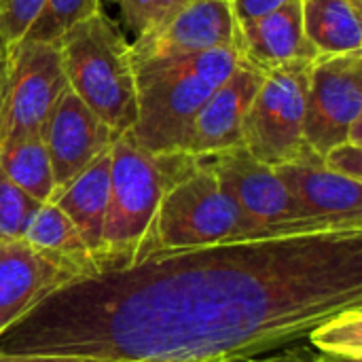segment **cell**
<instances>
[{"label": "cell", "mask_w": 362, "mask_h": 362, "mask_svg": "<svg viewBox=\"0 0 362 362\" xmlns=\"http://www.w3.org/2000/svg\"><path fill=\"white\" fill-rule=\"evenodd\" d=\"M310 64L263 74V83L242 123V146L261 163L276 168L312 155L305 144Z\"/></svg>", "instance_id": "cell-7"}, {"label": "cell", "mask_w": 362, "mask_h": 362, "mask_svg": "<svg viewBox=\"0 0 362 362\" xmlns=\"http://www.w3.org/2000/svg\"><path fill=\"white\" fill-rule=\"evenodd\" d=\"M68 89L55 42L21 40L6 49V72L0 93V144L42 138L47 121Z\"/></svg>", "instance_id": "cell-8"}, {"label": "cell", "mask_w": 362, "mask_h": 362, "mask_svg": "<svg viewBox=\"0 0 362 362\" xmlns=\"http://www.w3.org/2000/svg\"><path fill=\"white\" fill-rule=\"evenodd\" d=\"M110 199V151L102 153L66 187L53 191L49 204H55L78 229L91 255L100 252L104 223Z\"/></svg>", "instance_id": "cell-16"}, {"label": "cell", "mask_w": 362, "mask_h": 362, "mask_svg": "<svg viewBox=\"0 0 362 362\" xmlns=\"http://www.w3.org/2000/svg\"><path fill=\"white\" fill-rule=\"evenodd\" d=\"M238 64L235 47L134 62L138 89V117L129 129L134 142L153 155L187 153L199 108Z\"/></svg>", "instance_id": "cell-2"}, {"label": "cell", "mask_w": 362, "mask_h": 362, "mask_svg": "<svg viewBox=\"0 0 362 362\" xmlns=\"http://www.w3.org/2000/svg\"><path fill=\"white\" fill-rule=\"evenodd\" d=\"M23 240L34 250L72 269L76 276L89 274L93 269V255L85 246L78 229L55 204L47 202L36 210L23 233Z\"/></svg>", "instance_id": "cell-18"}, {"label": "cell", "mask_w": 362, "mask_h": 362, "mask_svg": "<svg viewBox=\"0 0 362 362\" xmlns=\"http://www.w3.org/2000/svg\"><path fill=\"white\" fill-rule=\"evenodd\" d=\"M102 11V0H45L23 40L57 42L72 25Z\"/></svg>", "instance_id": "cell-20"}, {"label": "cell", "mask_w": 362, "mask_h": 362, "mask_svg": "<svg viewBox=\"0 0 362 362\" xmlns=\"http://www.w3.org/2000/svg\"><path fill=\"white\" fill-rule=\"evenodd\" d=\"M291 0H229L231 13L235 23H244L250 19H259L280 6H284Z\"/></svg>", "instance_id": "cell-26"}, {"label": "cell", "mask_w": 362, "mask_h": 362, "mask_svg": "<svg viewBox=\"0 0 362 362\" xmlns=\"http://www.w3.org/2000/svg\"><path fill=\"white\" fill-rule=\"evenodd\" d=\"M308 339L322 354L362 358V310H348L325 320Z\"/></svg>", "instance_id": "cell-21"}, {"label": "cell", "mask_w": 362, "mask_h": 362, "mask_svg": "<svg viewBox=\"0 0 362 362\" xmlns=\"http://www.w3.org/2000/svg\"><path fill=\"white\" fill-rule=\"evenodd\" d=\"M68 87L117 136L138 117L136 72L129 42L104 11L72 25L57 42Z\"/></svg>", "instance_id": "cell-3"}, {"label": "cell", "mask_w": 362, "mask_h": 362, "mask_svg": "<svg viewBox=\"0 0 362 362\" xmlns=\"http://www.w3.org/2000/svg\"><path fill=\"white\" fill-rule=\"evenodd\" d=\"M42 204L21 191L0 168V238H23L32 216Z\"/></svg>", "instance_id": "cell-22"}, {"label": "cell", "mask_w": 362, "mask_h": 362, "mask_svg": "<svg viewBox=\"0 0 362 362\" xmlns=\"http://www.w3.org/2000/svg\"><path fill=\"white\" fill-rule=\"evenodd\" d=\"M117 138L119 136L68 87L42 132L55 191L74 180L102 153L110 151Z\"/></svg>", "instance_id": "cell-11"}, {"label": "cell", "mask_w": 362, "mask_h": 362, "mask_svg": "<svg viewBox=\"0 0 362 362\" xmlns=\"http://www.w3.org/2000/svg\"><path fill=\"white\" fill-rule=\"evenodd\" d=\"M301 216L362 227V182L331 172L316 153L274 168Z\"/></svg>", "instance_id": "cell-12"}, {"label": "cell", "mask_w": 362, "mask_h": 362, "mask_svg": "<svg viewBox=\"0 0 362 362\" xmlns=\"http://www.w3.org/2000/svg\"><path fill=\"white\" fill-rule=\"evenodd\" d=\"M108 2L119 8L125 28L134 34V38H138L165 23L189 0H108Z\"/></svg>", "instance_id": "cell-23"}, {"label": "cell", "mask_w": 362, "mask_h": 362, "mask_svg": "<svg viewBox=\"0 0 362 362\" xmlns=\"http://www.w3.org/2000/svg\"><path fill=\"white\" fill-rule=\"evenodd\" d=\"M0 168L36 202L47 204L51 199L55 182L42 138H25L0 144Z\"/></svg>", "instance_id": "cell-19"}, {"label": "cell", "mask_w": 362, "mask_h": 362, "mask_svg": "<svg viewBox=\"0 0 362 362\" xmlns=\"http://www.w3.org/2000/svg\"><path fill=\"white\" fill-rule=\"evenodd\" d=\"M318 362H362V358H352V356H335V354H322Z\"/></svg>", "instance_id": "cell-29"}, {"label": "cell", "mask_w": 362, "mask_h": 362, "mask_svg": "<svg viewBox=\"0 0 362 362\" xmlns=\"http://www.w3.org/2000/svg\"><path fill=\"white\" fill-rule=\"evenodd\" d=\"M362 310V227L93 257L0 331V356L231 362Z\"/></svg>", "instance_id": "cell-1"}, {"label": "cell", "mask_w": 362, "mask_h": 362, "mask_svg": "<svg viewBox=\"0 0 362 362\" xmlns=\"http://www.w3.org/2000/svg\"><path fill=\"white\" fill-rule=\"evenodd\" d=\"M4 72H6V49L0 42V93H2V85H4Z\"/></svg>", "instance_id": "cell-30"}, {"label": "cell", "mask_w": 362, "mask_h": 362, "mask_svg": "<svg viewBox=\"0 0 362 362\" xmlns=\"http://www.w3.org/2000/svg\"><path fill=\"white\" fill-rule=\"evenodd\" d=\"M197 161L216 176L223 191L238 204L250 227V240L346 229L301 216L276 170L257 161L244 146L199 155Z\"/></svg>", "instance_id": "cell-6"}, {"label": "cell", "mask_w": 362, "mask_h": 362, "mask_svg": "<svg viewBox=\"0 0 362 362\" xmlns=\"http://www.w3.org/2000/svg\"><path fill=\"white\" fill-rule=\"evenodd\" d=\"M322 163L339 176L362 182V146L358 144L341 142L333 146L322 155Z\"/></svg>", "instance_id": "cell-25"}, {"label": "cell", "mask_w": 362, "mask_h": 362, "mask_svg": "<svg viewBox=\"0 0 362 362\" xmlns=\"http://www.w3.org/2000/svg\"><path fill=\"white\" fill-rule=\"evenodd\" d=\"M303 30L318 55H348L362 49V8L350 0H301Z\"/></svg>", "instance_id": "cell-17"}, {"label": "cell", "mask_w": 362, "mask_h": 362, "mask_svg": "<svg viewBox=\"0 0 362 362\" xmlns=\"http://www.w3.org/2000/svg\"><path fill=\"white\" fill-rule=\"evenodd\" d=\"M362 117V51L318 55L310 64L305 104V144L322 157L348 142L350 125Z\"/></svg>", "instance_id": "cell-9"}, {"label": "cell", "mask_w": 362, "mask_h": 362, "mask_svg": "<svg viewBox=\"0 0 362 362\" xmlns=\"http://www.w3.org/2000/svg\"><path fill=\"white\" fill-rule=\"evenodd\" d=\"M261 83L263 74L240 62L233 74L218 85L199 108L187 153L199 157L242 146V123Z\"/></svg>", "instance_id": "cell-14"}, {"label": "cell", "mask_w": 362, "mask_h": 362, "mask_svg": "<svg viewBox=\"0 0 362 362\" xmlns=\"http://www.w3.org/2000/svg\"><path fill=\"white\" fill-rule=\"evenodd\" d=\"M231 362H252V361H250V358H244V361H231ZM261 362H312V361H303V358H299L295 352H291V354H284V356H278V358H269V361H261Z\"/></svg>", "instance_id": "cell-28"}, {"label": "cell", "mask_w": 362, "mask_h": 362, "mask_svg": "<svg viewBox=\"0 0 362 362\" xmlns=\"http://www.w3.org/2000/svg\"><path fill=\"white\" fill-rule=\"evenodd\" d=\"M191 159L187 153L153 155L129 132L110 146V199L102 248L93 257H129L153 225L168 182Z\"/></svg>", "instance_id": "cell-5"}, {"label": "cell", "mask_w": 362, "mask_h": 362, "mask_svg": "<svg viewBox=\"0 0 362 362\" xmlns=\"http://www.w3.org/2000/svg\"><path fill=\"white\" fill-rule=\"evenodd\" d=\"M42 6L45 0H0V42L4 49L25 38Z\"/></svg>", "instance_id": "cell-24"}, {"label": "cell", "mask_w": 362, "mask_h": 362, "mask_svg": "<svg viewBox=\"0 0 362 362\" xmlns=\"http://www.w3.org/2000/svg\"><path fill=\"white\" fill-rule=\"evenodd\" d=\"M72 278V269L34 250L23 238H0V331Z\"/></svg>", "instance_id": "cell-15"}, {"label": "cell", "mask_w": 362, "mask_h": 362, "mask_svg": "<svg viewBox=\"0 0 362 362\" xmlns=\"http://www.w3.org/2000/svg\"><path fill=\"white\" fill-rule=\"evenodd\" d=\"M0 362H112L81 356H0Z\"/></svg>", "instance_id": "cell-27"}, {"label": "cell", "mask_w": 362, "mask_h": 362, "mask_svg": "<svg viewBox=\"0 0 362 362\" xmlns=\"http://www.w3.org/2000/svg\"><path fill=\"white\" fill-rule=\"evenodd\" d=\"M235 47V19L229 0H189L153 32L134 38L132 62L195 55Z\"/></svg>", "instance_id": "cell-10"}, {"label": "cell", "mask_w": 362, "mask_h": 362, "mask_svg": "<svg viewBox=\"0 0 362 362\" xmlns=\"http://www.w3.org/2000/svg\"><path fill=\"white\" fill-rule=\"evenodd\" d=\"M231 240H250V227L216 176L191 155L185 168L168 182L153 225L134 252Z\"/></svg>", "instance_id": "cell-4"}, {"label": "cell", "mask_w": 362, "mask_h": 362, "mask_svg": "<svg viewBox=\"0 0 362 362\" xmlns=\"http://www.w3.org/2000/svg\"><path fill=\"white\" fill-rule=\"evenodd\" d=\"M235 51L240 62L261 74L284 66L312 64L318 53L303 30L301 0H291L259 19L235 23Z\"/></svg>", "instance_id": "cell-13"}]
</instances>
